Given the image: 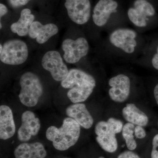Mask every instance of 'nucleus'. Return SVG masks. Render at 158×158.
I'll list each match as a JSON object with an SVG mask.
<instances>
[{
    "label": "nucleus",
    "instance_id": "7",
    "mask_svg": "<svg viewBox=\"0 0 158 158\" xmlns=\"http://www.w3.org/2000/svg\"><path fill=\"white\" fill-rule=\"evenodd\" d=\"M65 6L69 17L74 23L83 25L89 20L91 10L89 0H65Z\"/></svg>",
    "mask_w": 158,
    "mask_h": 158
},
{
    "label": "nucleus",
    "instance_id": "25",
    "mask_svg": "<svg viewBox=\"0 0 158 158\" xmlns=\"http://www.w3.org/2000/svg\"><path fill=\"white\" fill-rule=\"evenodd\" d=\"M31 0H9L11 6L14 8H18L27 5Z\"/></svg>",
    "mask_w": 158,
    "mask_h": 158
},
{
    "label": "nucleus",
    "instance_id": "26",
    "mask_svg": "<svg viewBox=\"0 0 158 158\" xmlns=\"http://www.w3.org/2000/svg\"><path fill=\"white\" fill-rule=\"evenodd\" d=\"M152 63L153 66L158 70V47L157 48V53L153 57Z\"/></svg>",
    "mask_w": 158,
    "mask_h": 158
},
{
    "label": "nucleus",
    "instance_id": "4",
    "mask_svg": "<svg viewBox=\"0 0 158 158\" xmlns=\"http://www.w3.org/2000/svg\"><path fill=\"white\" fill-rule=\"evenodd\" d=\"M28 54V48L25 42L18 39L10 40L3 45L0 59L7 65H19L27 61Z\"/></svg>",
    "mask_w": 158,
    "mask_h": 158
},
{
    "label": "nucleus",
    "instance_id": "20",
    "mask_svg": "<svg viewBox=\"0 0 158 158\" xmlns=\"http://www.w3.org/2000/svg\"><path fill=\"white\" fill-rule=\"evenodd\" d=\"M135 125L128 123L124 125L122 130V135L125 140L128 149L133 151L136 149L137 144L135 139Z\"/></svg>",
    "mask_w": 158,
    "mask_h": 158
},
{
    "label": "nucleus",
    "instance_id": "12",
    "mask_svg": "<svg viewBox=\"0 0 158 158\" xmlns=\"http://www.w3.org/2000/svg\"><path fill=\"white\" fill-rule=\"evenodd\" d=\"M22 124L18 131V138L23 142L28 141L33 136L37 135L40 129L39 118L33 112L27 111L22 116Z\"/></svg>",
    "mask_w": 158,
    "mask_h": 158
},
{
    "label": "nucleus",
    "instance_id": "16",
    "mask_svg": "<svg viewBox=\"0 0 158 158\" xmlns=\"http://www.w3.org/2000/svg\"><path fill=\"white\" fill-rule=\"evenodd\" d=\"M15 125L12 110L8 106H0V138L6 140L15 134Z\"/></svg>",
    "mask_w": 158,
    "mask_h": 158
},
{
    "label": "nucleus",
    "instance_id": "17",
    "mask_svg": "<svg viewBox=\"0 0 158 158\" xmlns=\"http://www.w3.org/2000/svg\"><path fill=\"white\" fill-rule=\"evenodd\" d=\"M47 155L43 144L38 142L22 143L14 151L15 158H44Z\"/></svg>",
    "mask_w": 158,
    "mask_h": 158
},
{
    "label": "nucleus",
    "instance_id": "18",
    "mask_svg": "<svg viewBox=\"0 0 158 158\" xmlns=\"http://www.w3.org/2000/svg\"><path fill=\"white\" fill-rule=\"evenodd\" d=\"M34 15L31 14L30 9H25L21 11L19 19L16 22L11 25V31L20 37H24L28 34L30 27L34 22Z\"/></svg>",
    "mask_w": 158,
    "mask_h": 158
},
{
    "label": "nucleus",
    "instance_id": "6",
    "mask_svg": "<svg viewBox=\"0 0 158 158\" xmlns=\"http://www.w3.org/2000/svg\"><path fill=\"white\" fill-rule=\"evenodd\" d=\"M62 47L64 60L69 64L78 62L87 56L89 49L88 41L84 37H79L75 40L65 39L62 42Z\"/></svg>",
    "mask_w": 158,
    "mask_h": 158
},
{
    "label": "nucleus",
    "instance_id": "29",
    "mask_svg": "<svg viewBox=\"0 0 158 158\" xmlns=\"http://www.w3.org/2000/svg\"><path fill=\"white\" fill-rule=\"evenodd\" d=\"M3 50V45L2 44H0V53L2 52V51Z\"/></svg>",
    "mask_w": 158,
    "mask_h": 158
},
{
    "label": "nucleus",
    "instance_id": "27",
    "mask_svg": "<svg viewBox=\"0 0 158 158\" xmlns=\"http://www.w3.org/2000/svg\"><path fill=\"white\" fill-rule=\"evenodd\" d=\"M8 12V9L5 5L2 3L0 4V17L2 18Z\"/></svg>",
    "mask_w": 158,
    "mask_h": 158
},
{
    "label": "nucleus",
    "instance_id": "11",
    "mask_svg": "<svg viewBox=\"0 0 158 158\" xmlns=\"http://www.w3.org/2000/svg\"><path fill=\"white\" fill-rule=\"evenodd\" d=\"M137 34L133 30L128 29H118L111 34L110 40L111 44L121 49L128 54L132 53L137 45L135 38Z\"/></svg>",
    "mask_w": 158,
    "mask_h": 158
},
{
    "label": "nucleus",
    "instance_id": "9",
    "mask_svg": "<svg viewBox=\"0 0 158 158\" xmlns=\"http://www.w3.org/2000/svg\"><path fill=\"white\" fill-rule=\"evenodd\" d=\"M109 85L111 87L109 91L110 98L116 102H123L128 98L131 89L129 78L120 74L110 79Z\"/></svg>",
    "mask_w": 158,
    "mask_h": 158
},
{
    "label": "nucleus",
    "instance_id": "13",
    "mask_svg": "<svg viewBox=\"0 0 158 158\" xmlns=\"http://www.w3.org/2000/svg\"><path fill=\"white\" fill-rule=\"evenodd\" d=\"M118 4L114 0H100L93 10V20L98 27L105 25L112 13L116 12Z\"/></svg>",
    "mask_w": 158,
    "mask_h": 158
},
{
    "label": "nucleus",
    "instance_id": "31",
    "mask_svg": "<svg viewBox=\"0 0 158 158\" xmlns=\"http://www.w3.org/2000/svg\"><path fill=\"white\" fill-rule=\"evenodd\" d=\"M98 158H105L104 157H103V156H101V157H99Z\"/></svg>",
    "mask_w": 158,
    "mask_h": 158
},
{
    "label": "nucleus",
    "instance_id": "24",
    "mask_svg": "<svg viewBox=\"0 0 158 158\" xmlns=\"http://www.w3.org/2000/svg\"><path fill=\"white\" fill-rule=\"evenodd\" d=\"M117 158H141L138 154L132 151H126L121 153Z\"/></svg>",
    "mask_w": 158,
    "mask_h": 158
},
{
    "label": "nucleus",
    "instance_id": "1",
    "mask_svg": "<svg viewBox=\"0 0 158 158\" xmlns=\"http://www.w3.org/2000/svg\"><path fill=\"white\" fill-rule=\"evenodd\" d=\"M61 86L69 89L67 97L73 103L85 101L93 92L96 86L95 79L84 71L77 69H71L62 81Z\"/></svg>",
    "mask_w": 158,
    "mask_h": 158
},
{
    "label": "nucleus",
    "instance_id": "14",
    "mask_svg": "<svg viewBox=\"0 0 158 158\" xmlns=\"http://www.w3.org/2000/svg\"><path fill=\"white\" fill-rule=\"evenodd\" d=\"M59 32V28L55 24L43 25L38 21H34L29 30V37L36 39L39 44L45 43L50 38Z\"/></svg>",
    "mask_w": 158,
    "mask_h": 158
},
{
    "label": "nucleus",
    "instance_id": "23",
    "mask_svg": "<svg viewBox=\"0 0 158 158\" xmlns=\"http://www.w3.org/2000/svg\"><path fill=\"white\" fill-rule=\"evenodd\" d=\"M146 134L145 130L141 126L137 125L135 129V136L138 139H143L145 138Z\"/></svg>",
    "mask_w": 158,
    "mask_h": 158
},
{
    "label": "nucleus",
    "instance_id": "5",
    "mask_svg": "<svg viewBox=\"0 0 158 158\" xmlns=\"http://www.w3.org/2000/svg\"><path fill=\"white\" fill-rule=\"evenodd\" d=\"M41 65L44 69L49 72L52 77L57 81H62L69 72L61 55L56 51L47 52L43 57Z\"/></svg>",
    "mask_w": 158,
    "mask_h": 158
},
{
    "label": "nucleus",
    "instance_id": "28",
    "mask_svg": "<svg viewBox=\"0 0 158 158\" xmlns=\"http://www.w3.org/2000/svg\"><path fill=\"white\" fill-rule=\"evenodd\" d=\"M154 95L157 104L158 105V84L156 85L154 89Z\"/></svg>",
    "mask_w": 158,
    "mask_h": 158
},
{
    "label": "nucleus",
    "instance_id": "8",
    "mask_svg": "<svg viewBox=\"0 0 158 158\" xmlns=\"http://www.w3.org/2000/svg\"><path fill=\"white\" fill-rule=\"evenodd\" d=\"M97 142L105 151L113 153L118 148L116 134L111 129L107 122L102 121L97 123L95 127Z\"/></svg>",
    "mask_w": 158,
    "mask_h": 158
},
{
    "label": "nucleus",
    "instance_id": "3",
    "mask_svg": "<svg viewBox=\"0 0 158 158\" xmlns=\"http://www.w3.org/2000/svg\"><path fill=\"white\" fill-rule=\"evenodd\" d=\"M21 89L19 97L21 102L27 107L35 106L43 93V88L39 77L27 72L23 74L19 80Z\"/></svg>",
    "mask_w": 158,
    "mask_h": 158
},
{
    "label": "nucleus",
    "instance_id": "15",
    "mask_svg": "<svg viewBox=\"0 0 158 158\" xmlns=\"http://www.w3.org/2000/svg\"><path fill=\"white\" fill-rule=\"evenodd\" d=\"M65 112L69 117L73 118L84 128L88 129L93 125V117L84 104L77 103L70 105L66 109Z\"/></svg>",
    "mask_w": 158,
    "mask_h": 158
},
{
    "label": "nucleus",
    "instance_id": "19",
    "mask_svg": "<svg viewBox=\"0 0 158 158\" xmlns=\"http://www.w3.org/2000/svg\"><path fill=\"white\" fill-rule=\"evenodd\" d=\"M122 114L126 121L133 124L144 127L148 123L147 115L134 104H127L122 110Z\"/></svg>",
    "mask_w": 158,
    "mask_h": 158
},
{
    "label": "nucleus",
    "instance_id": "21",
    "mask_svg": "<svg viewBox=\"0 0 158 158\" xmlns=\"http://www.w3.org/2000/svg\"><path fill=\"white\" fill-rule=\"evenodd\" d=\"M107 122L115 134H118L122 131L124 126L121 120L111 117L109 118Z\"/></svg>",
    "mask_w": 158,
    "mask_h": 158
},
{
    "label": "nucleus",
    "instance_id": "10",
    "mask_svg": "<svg viewBox=\"0 0 158 158\" xmlns=\"http://www.w3.org/2000/svg\"><path fill=\"white\" fill-rule=\"evenodd\" d=\"M155 14V10L152 5L146 0H136L134 7L128 10L129 19L135 25L144 27L147 25L148 16H152Z\"/></svg>",
    "mask_w": 158,
    "mask_h": 158
},
{
    "label": "nucleus",
    "instance_id": "2",
    "mask_svg": "<svg viewBox=\"0 0 158 158\" xmlns=\"http://www.w3.org/2000/svg\"><path fill=\"white\" fill-rule=\"evenodd\" d=\"M81 133V126L73 118H64L61 127L51 126L46 132V138L56 149L66 150L76 144Z\"/></svg>",
    "mask_w": 158,
    "mask_h": 158
},
{
    "label": "nucleus",
    "instance_id": "22",
    "mask_svg": "<svg viewBox=\"0 0 158 158\" xmlns=\"http://www.w3.org/2000/svg\"><path fill=\"white\" fill-rule=\"evenodd\" d=\"M152 144L151 158H158V134L153 138Z\"/></svg>",
    "mask_w": 158,
    "mask_h": 158
},
{
    "label": "nucleus",
    "instance_id": "30",
    "mask_svg": "<svg viewBox=\"0 0 158 158\" xmlns=\"http://www.w3.org/2000/svg\"><path fill=\"white\" fill-rule=\"evenodd\" d=\"M0 26H1V28H0L2 29V23H0Z\"/></svg>",
    "mask_w": 158,
    "mask_h": 158
}]
</instances>
